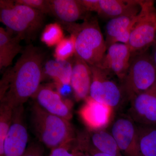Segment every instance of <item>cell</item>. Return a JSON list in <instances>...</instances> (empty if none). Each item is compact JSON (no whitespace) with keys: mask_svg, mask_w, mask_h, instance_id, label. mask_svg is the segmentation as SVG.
Listing matches in <instances>:
<instances>
[{"mask_svg":"<svg viewBox=\"0 0 156 156\" xmlns=\"http://www.w3.org/2000/svg\"><path fill=\"white\" fill-rule=\"evenodd\" d=\"M45 54L29 45L22 52L13 67L4 73L0 83V101L13 108L23 106L33 97L43 78Z\"/></svg>","mask_w":156,"mask_h":156,"instance_id":"1","label":"cell"},{"mask_svg":"<svg viewBox=\"0 0 156 156\" xmlns=\"http://www.w3.org/2000/svg\"><path fill=\"white\" fill-rule=\"evenodd\" d=\"M30 122L39 141L51 150L76 139L69 121L49 113L36 103L31 109Z\"/></svg>","mask_w":156,"mask_h":156,"instance_id":"2","label":"cell"},{"mask_svg":"<svg viewBox=\"0 0 156 156\" xmlns=\"http://www.w3.org/2000/svg\"><path fill=\"white\" fill-rule=\"evenodd\" d=\"M63 24L74 37L75 56L89 65H98L108 48L97 19H86L79 24Z\"/></svg>","mask_w":156,"mask_h":156,"instance_id":"3","label":"cell"},{"mask_svg":"<svg viewBox=\"0 0 156 156\" xmlns=\"http://www.w3.org/2000/svg\"><path fill=\"white\" fill-rule=\"evenodd\" d=\"M0 20L21 41H30L43 27L45 14L14 1L1 0Z\"/></svg>","mask_w":156,"mask_h":156,"instance_id":"4","label":"cell"},{"mask_svg":"<svg viewBox=\"0 0 156 156\" xmlns=\"http://www.w3.org/2000/svg\"><path fill=\"white\" fill-rule=\"evenodd\" d=\"M132 57L122 82V90L130 101L156 86V68L151 56L144 51Z\"/></svg>","mask_w":156,"mask_h":156,"instance_id":"5","label":"cell"},{"mask_svg":"<svg viewBox=\"0 0 156 156\" xmlns=\"http://www.w3.org/2000/svg\"><path fill=\"white\" fill-rule=\"evenodd\" d=\"M141 9L129 37L128 45L131 53L144 52L154 41L156 34V11L152 1H141Z\"/></svg>","mask_w":156,"mask_h":156,"instance_id":"6","label":"cell"},{"mask_svg":"<svg viewBox=\"0 0 156 156\" xmlns=\"http://www.w3.org/2000/svg\"><path fill=\"white\" fill-rule=\"evenodd\" d=\"M90 67L92 80L89 96L114 109L116 108L122 101V89L108 77L107 71L96 66Z\"/></svg>","mask_w":156,"mask_h":156,"instance_id":"7","label":"cell"},{"mask_svg":"<svg viewBox=\"0 0 156 156\" xmlns=\"http://www.w3.org/2000/svg\"><path fill=\"white\" fill-rule=\"evenodd\" d=\"M111 133L123 156H142L138 142L137 125L129 115L122 116L116 120Z\"/></svg>","mask_w":156,"mask_h":156,"instance_id":"8","label":"cell"},{"mask_svg":"<svg viewBox=\"0 0 156 156\" xmlns=\"http://www.w3.org/2000/svg\"><path fill=\"white\" fill-rule=\"evenodd\" d=\"M33 97L37 104L49 113L69 121L72 118V102L64 99L53 86L41 85Z\"/></svg>","mask_w":156,"mask_h":156,"instance_id":"9","label":"cell"},{"mask_svg":"<svg viewBox=\"0 0 156 156\" xmlns=\"http://www.w3.org/2000/svg\"><path fill=\"white\" fill-rule=\"evenodd\" d=\"M114 110L89 96L84 100L78 114L89 131H97L105 129L109 125L113 116Z\"/></svg>","mask_w":156,"mask_h":156,"instance_id":"10","label":"cell"},{"mask_svg":"<svg viewBox=\"0 0 156 156\" xmlns=\"http://www.w3.org/2000/svg\"><path fill=\"white\" fill-rule=\"evenodd\" d=\"M23 105L14 108L13 121L4 141V156H23L28 134L23 119Z\"/></svg>","mask_w":156,"mask_h":156,"instance_id":"11","label":"cell"},{"mask_svg":"<svg viewBox=\"0 0 156 156\" xmlns=\"http://www.w3.org/2000/svg\"><path fill=\"white\" fill-rule=\"evenodd\" d=\"M129 117L137 125L156 126V86L130 101Z\"/></svg>","mask_w":156,"mask_h":156,"instance_id":"12","label":"cell"},{"mask_svg":"<svg viewBox=\"0 0 156 156\" xmlns=\"http://www.w3.org/2000/svg\"><path fill=\"white\" fill-rule=\"evenodd\" d=\"M131 53L128 45L118 43L108 48L107 52L98 65L105 70H111L122 82L130 66Z\"/></svg>","mask_w":156,"mask_h":156,"instance_id":"13","label":"cell"},{"mask_svg":"<svg viewBox=\"0 0 156 156\" xmlns=\"http://www.w3.org/2000/svg\"><path fill=\"white\" fill-rule=\"evenodd\" d=\"M92 80L90 66L75 56L73 63L70 86L76 100L84 101L89 96Z\"/></svg>","mask_w":156,"mask_h":156,"instance_id":"14","label":"cell"},{"mask_svg":"<svg viewBox=\"0 0 156 156\" xmlns=\"http://www.w3.org/2000/svg\"><path fill=\"white\" fill-rule=\"evenodd\" d=\"M138 16L139 14L125 15L110 19L106 26L107 48L115 43L128 45L131 31L138 19Z\"/></svg>","mask_w":156,"mask_h":156,"instance_id":"15","label":"cell"},{"mask_svg":"<svg viewBox=\"0 0 156 156\" xmlns=\"http://www.w3.org/2000/svg\"><path fill=\"white\" fill-rule=\"evenodd\" d=\"M139 0H98L96 13L110 19L125 15H136L141 9Z\"/></svg>","mask_w":156,"mask_h":156,"instance_id":"16","label":"cell"},{"mask_svg":"<svg viewBox=\"0 0 156 156\" xmlns=\"http://www.w3.org/2000/svg\"><path fill=\"white\" fill-rule=\"evenodd\" d=\"M51 14L63 24H70L82 19L87 11L79 0H50Z\"/></svg>","mask_w":156,"mask_h":156,"instance_id":"17","label":"cell"},{"mask_svg":"<svg viewBox=\"0 0 156 156\" xmlns=\"http://www.w3.org/2000/svg\"><path fill=\"white\" fill-rule=\"evenodd\" d=\"M21 41L7 29L0 27V69L11 66L15 56L22 53Z\"/></svg>","mask_w":156,"mask_h":156,"instance_id":"18","label":"cell"},{"mask_svg":"<svg viewBox=\"0 0 156 156\" xmlns=\"http://www.w3.org/2000/svg\"><path fill=\"white\" fill-rule=\"evenodd\" d=\"M73 63L67 60L50 59L44 63L43 75L53 80L56 86H69Z\"/></svg>","mask_w":156,"mask_h":156,"instance_id":"19","label":"cell"},{"mask_svg":"<svg viewBox=\"0 0 156 156\" xmlns=\"http://www.w3.org/2000/svg\"><path fill=\"white\" fill-rule=\"evenodd\" d=\"M91 145L101 152L114 156H123L111 133L105 129L89 131L87 133Z\"/></svg>","mask_w":156,"mask_h":156,"instance_id":"20","label":"cell"},{"mask_svg":"<svg viewBox=\"0 0 156 156\" xmlns=\"http://www.w3.org/2000/svg\"><path fill=\"white\" fill-rule=\"evenodd\" d=\"M137 127L141 155L156 156V126L137 125Z\"/></svg>","mask_w":156,"mask_h":156,"instance_id":"21","label":"cell"},{"mask_svg":"<svg viewBox=\"0 0 156 156\" xmlns=\"http://www.w3.org/2000/svg\"><path fill=\"white\" fill-rule=\"evenodd\" d=\"M14 108L8 104L0 105V156H4V144L5 138L13 121Z\"/></svg>","mask_w":156,"mask_h":156,"instance_id":"22","label":"cell"},{"mask_svg":"<svg viewBox=\"0 0 156 156\" xmlns=\"http://www.w3.org/2000/svg\"><path fill=\"white\" fill-rule=\"evenodd\" d=\"M61 26L57 23L48 24L45 27L41 37V41L49 47L56 46L64 38Z\"/></svg>","mask_w":156,"mask_h":156,"instance_id":"23","label":"cell"},{"mask_svg":"<svg viewBox=\"0 0 156 156\" xmlns=\"http://www.w3.org/2000/svg\"><path fill=\"white\" fill-rule=\"evenodd\" d=\"M75 53V39L72 35L65 37L56 45L54 53L55 59L67 60Z\"/></svg>","mask_w":156,"mask_h":156,"instance_id":"24","label":"cell"},{"mask_svg":"<svg viewBox=\"0 0 156 156\" xmlns=\"http://www.w3.org/2000/svg\"><path fill=\"white\" fill-rule=\"evenodd\" d=\"M17 4H21L45 14H51L50 0H16Z\"/></svg>","mask_w":156,"mask_h":156,"instance_id":"25","label":"cell"},{"mask_svg":"<svg viewBox=\"0 0 156 156\" xmlns=\"http://www.w3.org/2000/svg\"><path fill=\"white\" fill-rule=\"evenodd\" d=\"M82 145L84 149L88 152L90 156H114L103 153L93 147L89 141L87 133H85L82 137Z\"/></svg>","mask_w":156,"mask_h":156,"instance_id":"26","label":"cell"},{"mask_svg":"<svg viewBox=\"0 0 156 156\" xmlns=\"http://www.w3.org/2000/svg\"><path fill=\"white\" fill-rule=\"evenodd\" d=\"M72 142L51 150L49 156H76L70 149Z\"/></svg>","mask_w":156,"mask_h":156,"instance_id":"27","label":"cell"},{"mask_svg":"<svg viewBox=\"0 0 156 156\" xmlns=\"http://www.w3.org/2000/svg\"><path fill=\"white\" fill-rule=\"evenodd\" d=\"M44 150L41 146L33 144L29 146L23 156H44Z\"/></svg>","mask_w":156,"mask_h":156,"instance_id":"28","label":"cell"},{"mask_svg":"<svg viewBox=\"0 0 156 156\" xmlns=\"http://www.w3.org/2000/svg\"><path fill=\"white\" fill-rule=\"evenodd\" d=\"M81 5L87 11L96 12L98 0H79Z\"/></svg>","mask_w":156,"mask_h":156,"instance_id":"29","label":"cell"},{"mask_svg":"<svg viewBox=\"0 0 156 156\" xmlns=\"http://www.w3.org/2000/svg\"><path fill=\"white\" fill-rule=\"evenodd\" d=\"M71 146V151L76 156H90L87 151L74 144Z\"/></svg>","mask_w":156,"mask_h":156,"instance_id":"30","label":"cell"},{"mask_svg":"<svg viewBox=\"0 0 156 156\" xmlns=\"http://www.w3.org/2000/svg\"><path fill=\"white\" fill-rule=\"evenodd\" d=\"M151 57L152 61L153 62L156 68V45L154 47L153 51Z\"/></svg>","mask_w":156,"mask_h":156,"instance_id":"31","label":"cell"}]
</instances>
